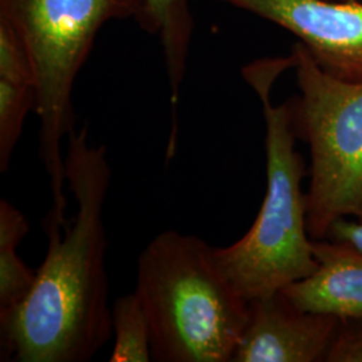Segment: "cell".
<instances>
[{"mask_svg":"<svg viewBox=\"0 0 362 362\" xmlns=\"http://www.w3.org/2000/svg\"><path fill=\"white\" fill-rule=\"evenodd\" d=\"M37 94L31 85L0 79V172L10 168L26 117L35 110Z\"/></svg>","mask_w":362,"mask_h":362,"instance_id":"7c38bea8","label":"cell"},{"mask_svg":"<svg viewBox=\"0 0 362 362\" xmlns=\"http://www.w3.org/2000/svg\"><path fill=\"white\" fill-rule=\"evenodd\" d=\"M334 1H362V0H334Z\"/></svg>","mask_w":362,"mask_h":362,"instance_id":"2e32d148","label":"cell"},{"mask_svg":"<svg viewBox=\"0 0 362 362\" xmlns=\"http://www.w3.org/2000/svg\"><path fill=\"white\" fill-rule=\"evenodd\" d=\"M66 185L76 216L50 209L43 220L47 251L23 303L0 320V360L86 362L112 338L104 208L112 169L104 144L88 129L66 140Z\"/></svg>","mask_w":362,"mask_h":362,"instance_id":"6da1fadb","label":"cell"},{"mask_svg":"<svg viewBox=\"0 0 362 362\" xmlns=\"http://www.w3.org/2000/svg\"><path fill=\"white\" fill-rule=\"evenodd\" d=\"M338 318L300 310L281 293L250 300L233 362L326 361Z\"/></svg>","mask_w":362,"mask_h":362,"instance_id":"52a82bcc","label":"cell"},{"mask_svg":"<svg viewBox=\"0 0 362 362\" xmlns=\"http://www.w3.org/2000/svg\"><path fill=\"white\" fill-rule=\"evenodd\" d=\"M291 57L300 90L290 103L294 129L310 148L308 231L320 240L337 220L362 221V81L330 76L299 42Z\"/></svg>","mask_w":362,"mask_h":362,"instance_id":"5b68a950","label":"cell"},{"mask_svg":"<svg viewBox=\"0 0 362 362\" xmlns=\"http://www.w3.org/2000/svg\"><path fill=\"white\" fill-rule=\"evenodd\" d=\"M30 231L26 215L0 199V320L16 310L35 282L37 270L28 267L18 248Z\"/></svg>","mask_w":362,"mask_h":362,"instance_id":"30bf717a","label":"cell"},{"mask_svg":"<svg viewBox=\"0 0 362 362\" xmlns=\"http://www.w3.org/2000/svg\"><path fill=\"white\" fill-rule=\"evenodd\" d=\"M145 0H0V19L21 37L35 76L38 155L49 177L52 209L66 220L64 143L76 129L73 90L100 28L109 21L136 18Z\"/></svg>","mask_w":362,"mask_h":362,"instance_id":"277c9868","label":"cell"},{"mask_svg":"<svg viewBox=\"0 0 362 362\" xmlns=\"http://www.w3.org/2000/svg\"><path fill=\"white\" fill-rule=\"evenodd\" d=\"M296 35L333 77L362 81V1L219 0Z\"/></svg>","mask_w":362,"mask_h":362,"instance_id":"8992f818","label":"cell"},{"mask_svg":"<svg viewBox=\"0 0 362 362\" xmlns=\"http://www.w3.org/2000/svg\"><path fill=\"white\" fill-rule=\"evenodd\" d=\"M327 239L348 242L362 251V221H350L348 219L337 220L327 233ZM325 238V239H326Z\"/></svg>","mask_w":362,"mask_h":362,"instance_id":"9a60e30c","label":"cell"},{"mask_svg":"<svg viewBox=\"0 0 362 362\" xmlns=\"http://www.w3.org/2000/svg\"><path fill=\"white\" fill-rule=\"evenodd\" d=\"M194 1L145 0V15L140 25L161 42L173 112L179 104L192 42L194 22L191 4Z\"/></svg>","mask_w":362,"mask_h":362,"instance_id":"9c48e42d","label":"cell"},{"mask_svg":"<svg viewBox=\"0 0 362 362\" xmlns=\"http://www.w3.org/2000/svg\"><path fill=\"white\" fill-rule=\"evenodd\" d=\"M288 69L291 55L259 59L242 70L263 109L267 188L246 235L231 246L214 247V257L248 300L274 296L317 267L308 231V196L302 191L306 167L296 149L293 109L290 103H272V86Z\"/></svg>","mask_w":362,"mask_h":362,"instance_id":"7a4b0ae2","label":"cell"},{"mask_svg":"<svg viewBox=\"0 0 362 362\" xmlns=\"http://www.w3.org/2000/svg\"><path fill=\"white\" fill-rule=\"evenodd\" d=\"M0 79L35 88L34 67L21 37L0 19Z\"/></svg>","mask_w":362,"mask_h":362,"instance_id":"4fadbf2b","label":"cell"},{"mask_svg":"<svg viewBox=\"0 0 362 362\" xmlns=\"http://www.w3.org/2000/svg\"><path fill=\"white\" fill-rule=\"evenodd\" d=\"M317 267L279 293L300 310L338 320L362 317V251L348 242L313 240Z\"/></svg>","mask_w":362,"mask_h":362,"instance_id":"ba28073f","label":"cell"},{"mask_svg":"<svg viewBox=\"0 0 362 362\" xmlns=\"http://www.w3.org/2000/svg\"><path fill=\"white\" fill-rule=\"evenodd\" d=\"M134 290L149 321L153 361L233 362L250 300L202 238L158 233L139 257Z\"/></svg>","mask_w":362,"mask_h":362,"instance_id":"3957f363","label":"cell"},{"mask_svg":"<svg viewBox=\"0 0 362 362\" xmlns=\"http://www.w3.org/2000/svg\"><path fill=\"white\" fill-rule=\"evenodd\" d=\"M326 362H362V317L338 320Z\"/></svg>","mask_w":362,"mask_h":362,"instance_id":"5bb4252c","label":"cell"},{"mask_svg":"<svg viewBox=\"0 0 362 362\" xmlns=\"http://www.w3.org/2000/svg\"><path fill=\"white\" fill-rule=\"evenodd\" d=\"M112 336L115 342L109 361H153L149 321L136 290L112 305Z\"/></svg>","mask_w":362,"mask_h":362,"instance_id":"8fae6325","label":"cell"}]
</instances>
